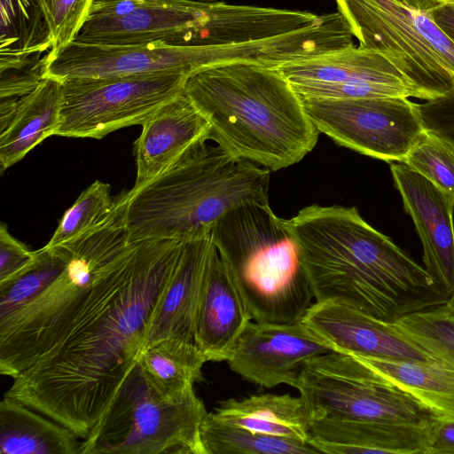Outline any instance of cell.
<instances>
[{
    "label": "cell",
    "instance_id": "obj_33",
    "mask_svg": "<svg viewBox=\"0 0 454 454\" xmlns=\"http://www.w3.org/2000/svg\"><path fill=\"white\" fill-rule=\"evenodd\" d=\"M36 251L30 250L15 239L4 223L0 225V284L24 270L35 258Z\"/></svg>",
    "mask_w": 454,
    "mask_h": 454
},
{
    "label": "cell",
    "instance_id": "obj_25",
    "mask_svg": "<svg viewBox=\"0 0 454 454\" xmlns=\"http://www.w3.org/2000/svg\"><path fill=\"white\" fill-rule=\"evenodd\" d=\"M206 359L197 346L165 339L144 348L137 363L149 383L160 393L174 395L202 379Z\"/></svg>",
    "mask_w": 454,
    "mask_h": 454
},
{
    "label": "cell",
    "instance_id": "obj_3",
    "mask_svg": "<svg viewBox=\"0 0 454 454\" xmlns=\"http://www.w3.org/2000/svg\"><path fill=\"white\" fill-rule=\"evenodd\" d=\"M184 91L209 123V140L270 171L301 161L319 132L277 67L238 62L187 76Z\"/></svg>",
    "mask_w": 454,
    "mask_h": 454
},
{
    "label": "cell",
    "instance_id": "obj_4",
    "mask_svg": "<svg viewBox=\"0 0 454 454\" xmlns=\"http://www.w3.org/2000/svg\"><path fill=\"white\" fill-rule=\"evenodd\" d=\"M207 141H198L163 172L119 199L129 242L203 237L231 209L268 202L271 171Z\"/></svg>",
    "mask_w": 454,
    "mask_h": 454
},
{
    "label": "cell",
    "instance_id": "obj_11",
    "mask_svg": "<svg viewBox=\"0 0 454 454\" xmlns=\"http://www.w3.org/2000/svg\"><path fill=\"white\" fill-rule=\"evenodd\" d=\"M277 68L300 97L420 98L419 93L387 58L355 44L293 60Z\"/></svg>",
    "mask_w": 454,
    "mask_h": 454
},
{
    "label": "cell",
    "instance_id": "obj_17",
    "mask_svg": "<svg viewBox=\"0 0 454 454\" xmlns=\"http://www.w3.org/2000/svg\"><path fill=\"white\" fill-rule=\"evenodd\" d=\"M301 321L333 351L360 356L435 361L385 321L332 301H315Z\"/></svg>",
    "mask_w": 454,
    "mask_h": 454
},
{
    "label": "cell",
    "instance_id": "obj_14",
    "mask_svg": "<svg viewBox=\"0 0 454 454\" xmlns=\"http://www.w3.org/2000/svg\"><path fill=\"white\" fill-rule=\"evenodd\" d=\"M333 348L301 320L272 323L251 320L238 339L227 364L242 379L270 388L297 387L304 363Z\"/></svg>",
    "mask_w": 454,
    "mask_h": 454
},
{
    "label": "cell",
    "instance_id": "obj_9",
    "mask_svg": "<svg viewBox=\"0 0 454 454\" xmlns=\"http://www.w3.org/2000/svg\"><path fill=\"white\" fill-rule=\"evenodd\" d=\"M187 76L160 73L62 80L57 136L100 139L119 129L142 125L184 91Z\"/></svg>",
    "mask_w": 454,
    "mask_h": 454
},
{
    "label": "cell",
    "instance_id": "obj_38",
    "mask_svg": "<svg viewBox=\"0 0 454 454\" xmlns=\"http://www.w3.org/2000/svg\"><path fill=\"white\" fill-rule=\"evenodd\" d=\"M442 3L454 4V0H442Z\"/></svg>",
    "mask_w": 454,
    "mask_h": 454
},
{
    "label": "cell",
    "instance_id": "obj_31",
    "mask_svg": "<svg viewBox=\"0 0 454 454\" xmlns=\"http://www.w3.org/2000/svg\"><path fill=\"white\" fill-rule=\"evenodd\" d=\"M93 0H35L47 29L51 51L74 42L83 26Z\"/></svg>",
    "mask_w": 454,
    "mask_h": 454
},
{
    "label": "cell",
    "instance_id": "obj_39",
    "mask_svg": "<svg viewBox=\"0 0 454 454\" xmlns=\"http://www.w3.org/2000/svg\"><path fill=\"white\" fill-rule=\"evenodd\" d=\"M201 1H216V0H201Z\"/></svg>",
    "mask_w": 454,
    "mask_h": 454
},
{
    "label": "cell",
    "instance_id": "obj_28",
    "mask_svg": "<svg viewBox=\"0 0 454 454\" xmlns=\"http://www.w3.org/2000/svg\"><path fill=\"white\" fill-rule=\"evenodd\" d=\"M63 245L36 250L35 260L12 279L0 284V318L22 308L45 290L67 263Z\"/></svg>",
    "mask_w": 454,
    "mask_h": 454
},
{
    "label": "cell",
    "instance_id": "obj_19",
    "mask_svg": "<svg viewBox=\"0 0 454 454\" xmlns=\"http://www.w3.org/2000/svg\"><path fill=\"white\" fill-rule=\"evenodd\" d=\"M253 320L231 271L215 251L200 308L195 345L206 361H227Z\"/></svg>",
    "mask_w": 454,
    "mask_h": 454
},
{
    "label": "cell",
    "instance_id": "obj_8",
    "mask_svg": "<svg viewBox=\"0 0 454 454\" xmlns=\"http://www.w3.org/2000/svg\"><path fill=\"white\" fill-rule=\"evenodd\" d=\"M296 388L309 407L311 420L424 424L434 416L351 354L330 351L307 360Z\"/></svg>",
    "mask_w": 454,
    "mask_h": 454
},
{
    "label": "cell",
    "instance_id": "obj_7",
    "mask_svg": "<svg viewBox=\"0 0 454 454\" xmlns=\"http://www.w3.org/2000/svg\"><path fill=\"white\" fill-rule=\"evenodd\" d=\"M207 413L193 386L161 394L137 363L82 439V454H206L200 427Z\"/></svg>",
    "mask_w": 454,
    "mask_h": 454
},
{
    "label": "cell",
    "instance_id": "obj_2",
    "mask_svg": "<svg viewBox=\"0 0 454 454\" xmlns=\"http://www.w3.org/2000/svg\"><path fill=\"white\" fill-rule=\"evenodd\" d=\"M288 223L316 301H335L385 322L447 302L426 269L356 207L311 205Z\"/></svg>",
    "mask_w": 454,
    "mask_h": 454
},
{
    "label": "cell",
    "instance_id": "obj_15",
    "mask_svg": "<svg viewBox=\"0 0 454 454\" xmlns=\"http://www.w3.org/2000/svg\"><path fill=\"white\" fill-rule=\"evenodd\" d=\"M390 170L422 243L424 268L448 297L454 291V205L433 183L403 162Z\"/></svg>",
    "mask_w": 454,
    "mask_h": 454
},
{
    "label": "cell",
    "instance_id": "obj_35",
    "mask_svg": "<svg viewBox=\"0 0 454 454\" xmlns=\"http://www.w3.org/2000/svg\"><path fill=\"white\" fill-rule=\"evenodd\" d=\"M427 13L438 27L454 42V4L442 3Z\"/></svg>",
    "mask_w": 454,
    "mask_h": 454
},
{
    "label": "cell",
    "instance_id": "obj_27",
    "mask_svg": "<svg viewBox=\"0 0 454 454\" xmlns=\"http://www.w3.org/2000/svg\"><path fill=\"white\" fill-rule=\"evenodd\" d=\"M386 323L438 362L454 368V317L445 304Z\"/></svg>",
    "mask_w": 454,
    "mask_h": 454
},
{
    "label": "cell",
    "instance_id": "obj_12",
    "mask_svg": "<svg viewBox=\"0 0 454 454\" xmlns=\"http://www.w3.org/2000/svg\"><path fill=\"white\" fill-rule=\"evenodd\" d=\"M43 77L126 76L160 73L186 76L200 70L199 45L164 42L96 44L74 41L41 60Z\"/></svg>",
    "mask_w": 454,
    "mask_h": 454
},
{
    "label": "cell",
    "instance_id": "obj_37",
    "mask_svg": "<svg viewBox=\"0 0 454 454\" xmlns=\"http://www.w3.org/2000/svg\"><path fill=\"white\" fill-rule=\"evenodd\" d=\"M445 306L448 309V310L451 313V315L454 317V291L449 296L447 302L445 303Z\"/></svg>",
    "mask_w": 454,
    "mask_h": 454
},
{
    "label": "cell",
    "instance_id": "obj_26",
    "mask_svg": "<svg viewBox=\"0 0 454 454\" xmlns=\"http://www.w3.org/2000/svg\"><path fill=\"white\" fill-rule=\"evenodd\" d=\"M206 454H309L320 453L309 442L253 432L207 412L200 427Z\"/></svg>",
    "mask_w": 454,
    "mask_h": 454
},
{
    "label": "cell",
    "instance_id": "obj_24",
    "mask_svg": "<svg viewBox=\"0 0 454 454\" xmlns=\"http://www.w3.org/2000/svg\"><path fill=\"white\" fill-rule=\"evenodd\" d=\"M434 415L454 418V368L441 362L356 356Z\"/></svg>",
    "mask_w": 454,
    "mask_h": 454
},
{
    "label": "cell",
    "instance_id": "obj_30",
    "mask_svg": "<svg viewBox=\"0 0 454 454\" xmlns=\"http://www.w3.org/2000/svg\"><path fill=\"white\" fill-rule=\"evenodd\" d=\"M403 163L433 183L454 205V146L425 130Z\"/></svg>",
    "mask_w": 454,
    "mask_h": 454
},
{
    "label": "cell",
    "instance_id": "obj_16",
    "mask_svg": "<svg viewBox=\"0 0 454 454\" xmlns=\"http://www.w3.org/2000/svg\"><path fill=\"white\" fill-rule=\"evenodd\" d=\"M215 251L212 233L184 240L176 270L149 321L143 348L165 339L195 344L200 308Z\"/></svg>",
    "mask_w": 454,
    "mask_h": 454
},
{
    "label": "cell",
    "instance_id": "obj_34",
    "mask_svg": "<svg viewBox=\"0 0 454 454\" xmlns=\"http://www.w3.org/2000/svg\"><path fill=\"white\" fill-rule=\"evenodd\" d=\"M427 454H454V418L432 417L428 423Z\"/></svg>",
    "mask_w": 454,
    "mask_h": 454
},
{
    "label": "cell",
    "instance_id": "obj_13",
    "mask_svg": "<svg viewBox=\"0 0 454 454\" xmlns=\"http://www.w3.org/2000/svg\"><path fill=\"white\" fill-rule=\"evenodd\" d=\"M199 4V0H93L74 41L189 45Z\"/></svg>",
    "mask_w": 454,
    "mask_h": 454
},
{
    "label": "cell",
    "instance_id": "obj_29",
    "mask_svg": "<svg viewBox=\"0 0 454 454\" xmlns=\"http://www.w3.org/2000/svg\"><path fill=\"white\" fill-rule=\"evenodd\" d=\"M116 206L111 186L95 181L77 198L64 214L54 234L45 245L51 247L70 242L105 223Z\"/></svg>",
    "mask_w": 454,
    "mask_h": 454
},
{
    "label": "cell",
    "instance_id": "obj_1",
    "mask_svg": "<svg viewBox=\"0 0 454 454\" xmlns=\"http://www.w3.org/2000/svg\"><path fill=\"white\" fill-rule=\"evenodd\" d=\"M184 240L132 241L98 277L60 339L20 372L5 396L84 439L137 364L154 308Z\"/></svg>",
    "mask_w": 454,
    "mask_h": 454
},
{
    "label": "cell",
    "instance_id": "obj_23",
    "mask_svg": "<svg viewBox=\"0 0 454 454\" xmlns=\"http://www.w3.org/2000/svg\"><path fill=\"white\" fill-rule=\"evenodd\" d=\"M8 396L0 402V454H82L67 427Z\"/></svg>",
    "mask_w": 454,
    "mask_h": 454
},
{
    "label": "cell",
    "instance_id": "obj_21",
    "mask_svg": "<svg viewBox=\"0 0 454 454\" xmlns=\"http://www.w3.org/2000/svg\"><path fill=\"white\" fill-rule=\"evenodd\" d=\"M62 82L43 77L29 93L0 103V169L24 158L35 145L55 132L60 122Z\"/></svg>",
    "mask_w": 454,
    "mask_h": 454
},
{
    "label": "cell",
    "instance_id": "obj_36",
    "mask_svg": "<svg viewBox=\"0 0 454 454\" xmlns=\"http://www.w3.org/2000/svg\"><path fill=\"white\" fill-rule=\"evenodd\" d=\"M401 3L405 4L407 7L419 10V11H424L428 12L429 10L433 9L436 5L442 3V0H399Z\"/></svg>",
    "mask_w": 454,
    "mask_h": 454
},
{
    "label": "cell",
    "instance_id": "obj_10",
    "mask_svg": "<svg viewBox=\"0 0 454 454\" xmlns=\"http://www.w3.org/2000/svg\"><path fill=\"white\" fill-rule=\"evenodd\" d=\"M318 132L336 144L387 162H403L425 129L405 97H300Z\"/></svg>",
    "mask_w": 454,
    "mask_h": 454
},
{
    "label": "cell",
    "instance_id": "obj_20",
    "mask_svg": "<svg viewBox=\"0 0 454 454\" xmlns=\"http://www.w3.org/2000/svg\"><path fill=\"white\" fill-rule=\"evenodd\" d=\"M429 421L407 424L312 419L309 442L327 454H427Z\"/></svg>",
    "mask_w": 454,
    "mask_h": 454
},
{
    "label": "cell",
    "instance_id": "obj_22",
    "mask_svg": "<svg viewBox=\"0 0 454 454\" xmlns=\"http://www.w3.org/2000/svg\"><path fill=\"white\" fill-rule=\"evenodd\" d=\"M221 419L255 433L309 440L311 414L304 399L288 394L229 398L214 411Z\"/></svg>",
    "mask_w": 454,
    "mask_h": 454
},
{
    "label": "cell",
    "instance_id": "obj_32",
    "mask_svg": "<svg viewBox=\"0 0 454 454\" xmlns=\"http://www.w3.org/2000/svg\"><path fill=\"white\" fill-rule=\"evenodd\" d=\"M423 129L454 146V93L416 104Z\"/></svg>",
    "mask_w": 454,
    "mask_h": 454
},
{
    "label": "cell",
    "instance_id": "obj_6",
    "mask_svg": "<svg viewBox=\"0 0 454 454\" xmlns=\"http://www.w3.org/2000/svg\"><path fill=\"white\" fill-rule=\"evenodd\" d=\"M129 243L122 207L116 200L105 223L61 244L67 259L59 277L30 302L0 318L2 375L16 377L60 339L89 300L104 269Z\"/></svg>",
    "mask_w": 454,
    "mask_h": 454
},
{
    "label": "cell",
    "instance_id": "obj_18",
    "mask_svg": "<svg viewBox=\"0 0 454 454\" xmlns=\"http://www.w3.org/2000/svg\"><path fill=\"white\" fill-rule=\"evenodd\" d=\"M209 123L183 91L161 106L143 124L136 141L137 190L168 168L190 146L209 140Z\"/></svg>",
    "mask_w": 454,
    "mask_h": 454
},
{
    "label": "cell",
    "instance_id": "obj_5",
    "mask_svg": "<svg viewBox=\"0 0 454 454\" xmlns=\"http://www.w3.org/2000/svg\"><path fill=\"white\" fill-rule=\"evenodd\" d=\"M211 233L253 320L302 319L314 294L288 219L278 217L268 202H250L225 214Z\"/></svg>",
    "mask_w": 454,
    "mask_h": 454
}]
</instances>
